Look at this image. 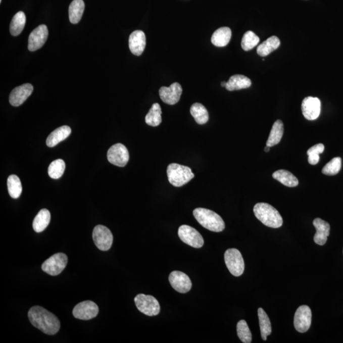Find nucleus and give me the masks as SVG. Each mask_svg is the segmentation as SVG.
Here are the masks:
<instances>
[{"label": "nucleus", "mask_w": 343, "mask_h": 343, "mask_svg": "<svg viewBox=\"0 0 343 343\" xmlns=\"http://www.w3.org/2000/svg\"><path fill=\"white\" fill-rule=\"evenodd\" d=\"M169 282L172 287L177 292L184 293L189 292L192 283L188 276L179 271H172L169 275Z\"/></svg>", "instance_id": "obj_13"}, {"label": "nucleus", "mask_w": 343, "mask_h": 343, "mask_svg": "<svg viewBox=\"0 0 343 343\" xmlns=\"http://www.w3.org/2000/svg\"><path fill=\"white\" fill-rule=\"evenodd\" d=\"M48 36V28L46 26L42 25L37 27L31 32L28 39V49L31 52L41 48L45 43Z\"/></svg>", "instance_id": "obj_14"}, {"label": "nucleus", "mask_w": 343, "mask_h": 343, "mask_svg": "<svg viewBox=\"0 0 343 343\" xmlns=\"http://www.w3.org/2000/svg\"><path fill=\"white\" fill-rule=\"evenodd\" d=\"M236 330L239 339L243 343H251L252 342V333L249 329L248 324L245 320L239 321L236 325Z\"/></svg>", "instance_id": "obj_36"}, {"label": "nucleus", "mask_w": 343, "mask_h": 343, "mask_svg": "<svg viewBox=\"0 0 343 343\" xmlns=\"http://www.w3.org/2000/svg\"><path fill=\"white\" fill-rule=\"evenodd\" d=\"M33 92V85L30 83L23 84L15 88L12 91L9 97V102L13 106H21L25 102Z\"/></svg>", "instance_id": "obj_17"}, {"label": "nucleus", "mask_w": 343, "mask_h": 343, "mask_svg": "<svg viewBox=\"0 0 343 343\" xmlns=\"http://www.w3.org/2000/svg\"><path fill=\"white\" fill-rule=\"evenodd\" d=\"M182 92V88L179 83H172L169 87H162L159 90L162 101L169 105H174L178 103Z\"/></svg>", "instance_id": "obj_15"}, {"label": "nucleus", "mask_w": 343, "mask_h": 343, "mask_svg": "<svg viewBox=\"0 0 343 343\" xmlns=\"http://www.w3.org/2000/svg\"><path fill=\"white\" fill-rule=\"evenodd\" d=\"M68 256L64 253L54 254L42 264V270L51 276L59 275L67 265Z\"/></svg>", "instance_id": "obj_7"}, {"label": "nucleus", "mask_w": 343, "mask_h": 343, "mask_svg": "<svg viewBox=\"0 0 343 343\" xmlns=\"http://www.w3.org/2000/svg\"><path fill=\"white\" fill-rule=\"evenodd\" d=\"M302 110L303 116L308 120L317 119L320 114L321 103L317 97H307L303 101Z\"/></svg>", "instance_id": "obj_16"}, {"label": "nucleus", "mask_w": 343, "mask_h": 343, "mask_svg": "<svg viewBox=\"0 0 343 343\" xmlns=\"http://www.w3.org/2000/svg\"><path fill=\"white\" fill-rule=\"evenodd\" d=\"M193 216L204 228L214 232H221L225 228V223L219 214L211 210L197 208L193 211Z\"/></svg>", "instance_id": "obj_3"}, {"label": "nucleus", "mask_w": 343, "mask_h": 343, "mask_svg": "<svg viewBox=\"0 0 343 343\" xmlns=\"http://www.w3.org/2000/svg\"><path fill=\"white\" fill-rule=\"evenodd\" d=\"M231 38V31L228 27L219 28L212 34V43L218 47H223L229 43Z\"/></svg>", "instance_id": "obj_21"}, {"label": "nucleus", "mask_w": 343, "mask_h": 343, "mask_svg": "<svg viewBox=\"0 0 343 343\" xmlns=\"http://www.w3.org/2000/svg\"><path fill=\"white\" fill-rule=\"evenodd\" d=\"M2 0H0V3H2Z\"/></svg>", "instance_id": "obj_40"}, {"label": "nucleus", "mask_w": 343, "mask_h": 343, "mask_svg": "<svg viewBox=\"0 0 343 343\" xmlns=\"http://www.w3.org/2000/svg\"><path fill=\"white\" fill-rule=\"evenodd\" d=\"M316 228V233L313 240L319 246H324L327 242L328 236L330 234V226L327 222L320 218H316L313 222Z\"/></svg>", "instance_id": "obj_19"}, {"label": "nucleus", "mask_w": 343, "mask_h": 343, "mask_svg": "<svg viewBox=\"0 0 343 343\" xmlns=\"http://www.w3.org/2000/svg\"><path fill=\"white\" fill-rule=\"evenodd\" d=\"M340 169H341V159L340 157H335L325 165L322 172L327 176H335L339 173Z\"/></svg>", "instance_id": "obj_35"}, {"label": "nucleus", "mask_w": 343, "mask_h": 343, "mask_svg": "<svg viewBox=\"0 0 343 343\" xmlns=\"http://www.w3.org/2000/svg\"><path fill=\"white\" fill-rule=\"evenodd\" d=\"M259 321L261 329V334L264 340L267 339V337L271 333V324L268 316L263 308H260L258 310Z\"/></svg>", "instance_id": "obj_31"}, {"label": "nucleus", "mask_w": 343, "mask_h": 343, "mask_svg": "<svg viewBox=\"0 0 343 343\" xmlns=\"http://www.w3.org/2000/svg\"><path fill=\"white\" fill-rule=\"evenodd\" d=\"M66 165L64 160L58 159L54 160L49 165L48 173L49 176L54 179H58L63 176L65 170Z\"/></svg>", "instance_id": "obj_33"}, {"label": "nucleus", "mask_w": 343, "mask_h": 343, "mask_svg": "<svg viewBox=\"0 0 343 343\" xmlns=\"http://www.w3.org/2000/svg\"><path fill=\"white\" fill-rule=\"evenodd\" d=\"M51 218V213L48 210L41 209L34 219L33 223L34 230L37 233H41L45 230L50 223Z\"/></svg>", "instance_id": "obj_25"}, {"label": "nucleus", "mask_w": 343, "mask_h": 343, "mask_svg": "<svg viewBox=\"0 0 343 343\" xmlns=\"http://www.w3.org/2000/svg\"><path fill=\"white\" fill-rule=\"evenodd\" d=\"M224 261L229 272L235 276L242 275L245 264L240 252L236 249H229L224 254Z\"/></svg>", "instance_id": "obj_5"}, {"label": "nucleus", "mask_w": 343, "mask_h": 343, "mask_svg": "<svg viewBox=\"0 0 343 343\" xmlns=\"http://www.w3.org/2000/svg\"><path fill=\"white\" fill-rule=\"evenodd\" d=\"M226 83H227V82H225V81H223V82L221 83V86H222V87H226Z\"/></svg>", "instance_id": "obj_38"}, {"label": "nucleus", "mask_w": 343, "mask_h": 343, "mask_svg": "<svg viewBox=\"0 0 343 343\" xmlns=\"http://www.w3.org/2000/svg\"><path fill=\"white\" fill-rule=\"evenodd\" d=\"M7 186L10 196L12 199H18L23 191L21 180L16 175H11L7 179Z\"/></svg>", "instance_id": "obj_32"}, {"label": "nucleus", "mask_w": 343, "mask_h": 343, "mask_svg": "<svg viewBox=\"0 0 343 343\" xmlns=\"http://www.w3.org/2000/svg\"><path fill=\"white\" fill-rule=\"evenodd\" d=\"M270 147L268 146V145H266V146L265 148V152H268L269 151H270Z\"/></svg>", "instance_id": "obj_39"}, {"label": "nucleus", "mask_w": 343, "mask_h": 343, "mask_svg": "<svg viewBox=\"0 0 343 343\" xmlns=\"http://www.w3.org/2000/svg\"><path fill=\"white\" fill-rule=\"evenodd\" d=\"M253 211L257 219L265 226L272 228H278L282 226V216L271 205L266 203L257 204Z\"/></svg>", "instance_id": "obj_2"}, {"label": "nucleus", "mask_w": 343, "mask_h": 343, "mask_svg": "<svg viewBox=\"0 0 343 343\" xmlns=\"http://www.w3.org/2000/svg\"><path fill=\"white\" fill-rule=\"evenodd\" d=\"M251 84V80L247 76L235 75L229 78L225 88L229 91L239 90L250 87Z\"/></svg>", "instance_id": "obj_22"}, {"label": "nucleus", "mask_w": 343, "mask_h": 343, "mask_svg": "<svg viewBox=\"0 0 343 343\" xmlns=\"http://www.w3.org/2000/svg\"><path fill=\"white\" fill-rule=\"evenodd\" d=\"M71 129L69 126L64 125L57 128L48 135L46 139V145L48 147L53 148L59 144V142L65 140L71 134Z\"/></svg>", "instance_id": "obj_20"}, {"label": "nucleus", "mask_w": 343, "mask_h": 343, "mask_svg": "<svg viewBox=\"0 0 343 343\" xmlns=\"http://www.w3.org/2000/svg\"><path fill=\"white\" fill-rule=\"evenodd\" d=\"M135 305L139 312L152 317L159 314L160 306L156 298L152 296L140 293L134 299Z\"/></svg>", "instance_id": "obj_6"}, {"label": "nucleus", "mask_w": 343, "mask_h": 343, "mask_svg": "<svg viewBox=\"0 0 343 343\" xmlns=\"http://www.w3.org/2000/svg\"><path fill=\"white\" fill-rule=\"evenodd\" d=\"M178 235L184 243L192 248L199 249L204 246V240L201 234L191 226L187 225L180 226Z\"/></svg>", "instance_id": "obj_9"}, {"label": "nucleus", "mask_w": 343, "mask_h": 343, "mask_svg": "<svg viewBox=\"0 0 343 343\" xmlns=\"http://www.w3.org/2000/svg\"><path fill=\"white\" fill-rule=\"evenodd\" d=\"M260 38L254 32H246L241 39V47L245 51H249L255 47L260 42Z\"/></svg>", "instance_id": "obj_34"}, {"label": "nucleus", "mask_w": 343, "mask_h": 343, "mask_svg": "<svg viewBox=\"0 0 343 343\" xmlns=\"http://www.w3.org/2000/svg\"><path fill=\"white\" fill-rule=\"evenodd\" d=\"M280 45V41L277 36H273L263 42L257 48L259 56L266 57L274 51L276 50Z\"/></svg>", "instance_id": "obj_23"}, {"label": "nucleus", "mask_w": 343, "mask_h": 343, "mask_svg": "<svg viewBox=\"0 0 343 343\" xmlns=\"http://www.w3.org/2000/svg\"><path fill=\"white\" fill-rule=\"evenodd\" d=\"M26 22L25 14L23 12H17L12 18L11 26H10V31L12 35L14 36L19 35L23 31Z\"/></svg>", "instance_id": "obj_30"}, {"label": "nucleus", "mask_w": 343, "mask_h": 343, "mask_svg": "<svg viewBox=\"0 0 343 343\" xmlns=\"http://www.w3.org/2000/svg\"><path fill=\"white\" fill-rule=\"evenodd\" d=\"M190 113L199 125H204L209 121V113L202 104H193L190 108Z\"/></svg>", "instance_id": "obj_28"}, {"label": "nucleus", "mask_w": 343, "mask_h": 343, "mask_svg": "<svg viewBox=\"0 0 343 343\" xmlns=\"http://www.w3.org/2000/svg\"><path fill=\"white\" fill-rule=\"evenodd\" d=\"M324 149L325 146L323 144H316L310 148L307 152L309 164L313 165L317 164L320 160L319 155L324 152Z\"/></svg>", "instance_id": "obj_37"}, {"label": "nucleus", "mask_w": 343, "mask_h": 343, "mask_svg": "<svg viewBox=\"0 0 343 343\" xmlns=\"http://www.w3.org/2000/svg\"><path fill=\"white\" fill-rule=\"evenodd\" d=\"M108 161L116 166L123 167L129 160L127 148L121 143L112 145L107 154Z\"/></svg>", "instance_id": "obj_11"}, {"label": "nucleus", "mask_w": 343, "mask_h": 343, "mask_svg": "<svg viewBox=\"0 0 343 343\" xmlns=\"http://www.w3.org/2000/svg\"><path fill=\"white\" fill-rule=\"evenodd\" d=\"M162 109L159 104L155 103L152 107L150 108L149 112L148 113L145 117V122L146 124L152 127H157L161 124L162 120Z\"/></svg>", "instance_id": "obj_29"}, {"label": "nucleus", "mask_w": 343, "mask_h": 343, "mask_svg": "<svg viewBox=\"0 0 343 343\" xmlns=\"http://www.w3.org/2000/svg\"><path fill=\"white\" fill-rule=\"evenodd\" d=\"M85 11V4L83 0H73L69 7V17L72 24H77L82 17Z\"/></svg>", "instance_id": "obj_26"}, {"label": "nucleus", "mask_w": 343, "mask_h": 343, "mask_svg": "<svg viewBox=\"0 0 343 343\" xmlns=\"http://www.w3.org/2000/svg\"><path fill=\"white\" fill-rule=\"evenodd\" d=\"M99 311L98 306L94 302L85 301L76 305L73 314L78 319L88 320L97 317Z\"/></svg>", "instance_id": "obj_12"}, {"label": "nucleus", "mask_w": 343, "mask_h": 343, "mask_svg": "<svg viewBox=\"0 0 343 343\" xmlns=\"http://www.w3.org/2000/svg\"><path fill=\"white\" fill-rule=\"evenodd\" d=\"M283 132H284V127H283V122L280 120H276L274 123L272 128H271L270 134L269 135L267 142H266V145L269 147H272L280 143Z\"/></svg>", "instance_id": "obj_24"}, {"label": "nucleus", "mask_w": 343, "mask_h": 343, "mask_svg": "<svg viewBox=\"0 0 343 343\" xmlns=\"http://www.w3.org/2000/svg\"><path fill=\"white\" fill-rule=\"evenodd\" d=\"M146 39L144 32L137 30L132 32L128 39V45L131 53L135 56H139L144 52Z\"/></svg>", "instance_id": "obj_18"}, {"label": "nucleus", "mask_w": 343, "mask_h": 343, "mask_svg": "<svg viewBox=\"0 0 343 343\" xmlns=\"http://www.w3.org/2000/svg\"><path fill=\"white\" fill-rule=\"evenodd\" d=\"M31 324L43 333L54 335L60 329V321L53 313L38 306L31 308L28 312Z\"/></svg>", "instance_id": "obj_1"}, {"label": "nucleus", "mask_w": 343, "mask_h": 343, "mask_svg": "<svg viewBox=\"0 0 343 343\" xmlns=\"http://www.w3.org/2000/svg\"><path fill=\"white\" fill-rule=\"evenodd\" d=\"M92 237L96 247L100 250L107 251L112 248L113 236L112 231L107 227L96 226L93 230Z\"/></svg>", "instance_id": "obj_8"}, {"label": "nucleus", "mask_w": 343, "mask_h": 343, "mask_svg": "<svg viewBox=\"0 0 343 343\" xmlns=\"http://www.w3.org/2000/svg\"><path fill=\"white\" fill-rule=\"evenodd\" d=\"M312 313L309 307L302 305L296 310L293 325L298 332L304 333L309 330L312 324Z\"/></svg>", "instance_id": "obj_10"}, {"label": "nucleus", "mask_w": 343, "mask_h": 343, "mask_svg": "<svg viewBox=\"0 0 343 343\" xmlns=\"http://www.w3.org/2000/svg\"><path fill=\"white\" fill-rule=\"evenodd\" d=\"M273 177L287 187H296L299 184L298 179L295 175L286 170H279L274 172Z\"/></svg>", "instance_id": "obj_27"}, {"label": "nucleus", "mask_w": 343, "mask_h": 343, "mask_svg": "<svg viewBox=\"0 0 343 343\" xmlns=\"http://www.w3.org/2000/svg\"><path fill=\"white\" fill-rule=\"evenodd\" d=\"M167 174L170 183L175 187L184 186L194 177L189 167L175 163L168 166Z\"/></svg>", "instance_id": "obj_4"}]
</instances>
